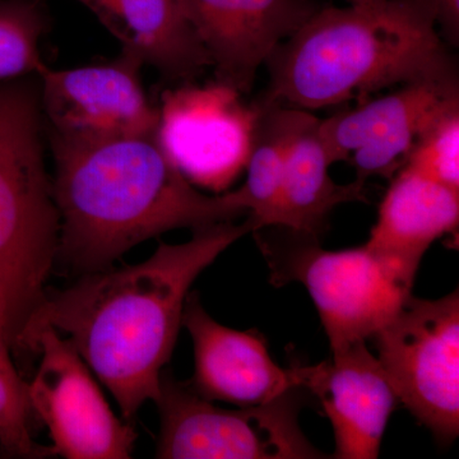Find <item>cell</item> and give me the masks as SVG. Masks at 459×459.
<instances>
[{
  "instance_id": "4",
  "label": "cell",
  "mask_w": 459,
  "mask_h": 459,
  "mask_svg": "<svg viewBox=\"0 0 459 459\" xmlns=\"http://www.w3.org/2000/svg\"><path fill=\"white\" fill-rule=\"evenodd\" d=\"M45 132L39 75L0 82V305L11 349L47 294L56 258Z\"/></svg>"
},
{
  "instance_id": "19",
  "label": "cell",
  "mask_w": 459,
  "mask_h": 459,
  "mask_svg": "<svg viewBox=\"0 0 459 459\" xmlns=\"http://www.w3.org/2000/svg\"><path fill=\"white\" fill-rule=\"evenodd\" d=\"M48 25L42 0H0V82L47 69L40 41Z\"/></svg>"
},
{
  "instance_id": "15",
  "label": "cell",
  "mask_w": 459,
  "mask_h": 459,
  "mask_svg": "<svg viewBox=\"0 0 459 459\" xmlns=\"http://www.w3.org/2000/svg\"><path fill=\"white\" fill-rule=\"evenodd\" d=\"M144 65L171 82H192L211 68L210 56L180 0H77Z\"/></svg>"
},
{
  "instance_id": "18",
  "label": "cell",
  "mask_w": 459,
  "mask_h": 459,
  "mask_svg": "<svg viewBox=\"0 0 459 459\" xmlns=\"http://www.w3.org/2000/svg\"><path fill=\"white\" fill-rule=\"evenodd\" d=\"M246 183L238 188L256 230L277 225L287 159L301 129L313 115L301 108L259 99Z\"/></svg>"
},
{
  "instance_id": "3",
  "label": "cell",
  "mask_w": 459,
  "mask_h": 459,
  "mask_svg": "<svg viewBox=\"0 0 459 459\" xmlns=\"http://www.w3.org/2000/svg\"><path fill=\"white\" fill-rule=\"evenodd\" d=\"M419 0H388L382 8L318 9L281 42L265 65L263 99L316 110L421 81H458L455 57Z\"/></svg>"
},
{
  "instance_id": "8",
  "label": "cell",
  "mask_w": 459,
  "mask_h": 459,
  "mask_svg": "<svg viewBox=\"0 0 459 459\" xmlns=\"http://www.w3.org/2000/svg\"><path fill=\"white\" fill-rule=\"evenodd\" d=\"M18 350L40 355L27 385L30 410L44 422L54 455L68 459H128L137 433L117 418L89 365L53 328L23 338Z\"/></svg>"
},
{
  "instance_id": "13",
  "label": "cell",
  "mask_w": 459,
  "mask_h": 459,
  "mask_svg": "<svg viewBox=\"0 0 459 459\" xmlns=\"http://www.w3.org/2000/svg\"><path fill=\"white\" fill-rule=\"evenodd\" d=\"M299 385L318 398L333 428L334 458L376 459L400 403L382 365L360 341L318 365L295 364Z\"/></svg>"
},
{
  "instance_id": "14",
  "label": "cell",
  "mask_w": 459,
  "mask_h": 459,
  "mask_svg": "<svg viewBox=\"0 0 459 459\" xmlns=\"http://www.w3.org/2000/svg\"><path fill=\"white\" fill-rule=\"evenodd\" d=\"M183 325L195 346V376L189 385L205 400L258 406L300 386L294 365L281 368L261 333L220 325L205 312L195 292L186 299Z\"/></svg>"
},
{
  "instance_id": "11",
  "label": "cell",
  "mask_w": 459,
  "mask_h": 459,
  "mask_svg": "<svg viewBox=\"0 0 459 459\" xmlns=\"http://www.w3.org/2000/svg\"><path fill=\"white\" fill-rule=\"evenodd\" d=\"M459 105L458 81L402 84L382 98L319 119V134L332 164L350 161L356 180L391 179L406 162L420 134Z\"/></svg>"
},
{
  "instance_id": "16",
  "label": "cell",
  "mask_w": 459,
  "mask_h": 459,
  "mask_svg": "<svg viewBox=\"0 0 459 459\" xmlns=\"http://www.w3.org/2000/svg\"><path fill=\"white\" fill-rule=\"evenodd\" d=\"M459 190L402 166L391 178L367 246L419 267L437 238L458 229Z\"/></svg>"
},
{
  "instance_id": "23",
  "label": "cell",
  "mask_w": 459,
  "mask_h": 459,
  "mask_svg": "<svg viewBox=\"0 0 459 459\" xmlns=\"http://www.w3.org/2000/svg\"><path fill=\"white\" fill-rule=\"evenodd\" d=\"M351 5L361 8H382L385 7L388 0H349Z\"/></svg>"
},
{
  "instance_id": "17",
  "label": "cell",
  "mask_w": 459,
  "mask_h": 459,
  "mask_svg": "<svg viewBox=\"0 0 459 459\" xmlns=\"http://www.w3.org/2000/svg\"><path fill=\"white\" fill-rule=\"evenodd\" d=\"M332 165L320 138L319 119L313 115L287 159L276 226L319 238L337 205L367 201L365 183H334L329 175Z\"/></svg>"
},
{
  "instance_id": "22",
  "label": "cell",
  "mask_w": 459,
  "mask_h": 459,
  "mask_svg": "<svg viewBox=\"0 0 459 459\" xmlns=\"http://www.w3.org/2000/svg\"><path fill=\"white\" fill-rule=\"evenodd\" d=\"M433 14L442 36L451 45L459 42V0H419Z\"/></svg>"
},
{
  "instance_id": "12",
  "label": "cell",
  "mask_w": 459,
  "mask_h": 459,
  "mask_svg": "<svg viewBox=\"0 0 459 459\" xmlns=\"http://www.w3.org/2000/svg\"><path fill=\"white\" fill-rule=\"evenodd\" d=\"M210 56L216 81L240 93L255 84L259 66L307 22L314 0H180Z\"/></svg>"
},
{
  "instance_id": "2",
  "label": "cell",
  "mask_w": 459,
  "mask_h": 459,
  "mask_svg": "<svg viewBox=\"0 0 459 459\" xmlns=\"http://www.w3.org/2000/svg\"><path fill=\"white\" fill-rule=\"evenodd\" d=\"M49 141L59 216L56 258L75 271L108 270L133 247L171 230L195 231L249 214L238 189L199 192L156 135L100 142L49 135Z\"/></svg>"
},
{
  "instance_id": "1",
  "label": "cell",
  "mask_w": 459,
  "mask_h": 459,
  "mask_svg": "<svg viewBox=\"0 0 459 459\" xmlns=\"http://www.w3.org/2000/svg\"><path fill=\"white\" fill-rule=\"evenodd\" d=\"M255 223L220 222L195 230L192 240L160 243L134 265L86 273L65 291L45 294L12 349L42 327L74 347L93 376L132 421L160 397L162 368L170 361L190 287L217 256Z\"/></svg>"
},
{
  "instance_id": "9",
  "label": "cell",
  "mask_w": 459,
  "mask_h": 459,
  "mask_svg": "<svg viewBox=\"0 0 459 459\" xmlns=\"http://www.w3.org/2000/svg\"><path fill=\"white\" fill-rule=\"evenodd\" d=\"M241 95L219 81L181 83L162 92L157 141L197 188L220 195L246 171L258 107Z\"/></svg>"
},
{
  "instance_id": "21",
  "label": "cell",
  "mask_w": 459,
  "mask_h": 459,
  "mask_svg": "<svg viewBox=\"0 0 459 459\" xmlns=\"http://www.w3.org/2000/svg\"><path fill=\"white\" fill-rule=\"evenodd\" d=\"M403 166L459 190V105L440 115L420 134Z\"/></svg>"
},
{
  "instance_id": "7",
  "label": "cell",
  "mask_w": 459,
  "mask_h": 459,
  "mask_svg": "<svg viewBox=\"0 0 459 459\" xmlns=\"http://www.w3.org/2000/svg\"><path fill=\"white\" fill-rule=\"evenodd\" d=\"M400 403L444 446L459 433V292L411 296L373 337Z\"/></svg>"
},
{
  "instance_id": "5",
  "label": "cell",
  "mask_w": 459,
  "mask_h": 459,
  "mask_svg": "<svg viewBox=\"0 0 459 459\" xmlns=\"http://www.w3.org/2000/svg\"><path fill=\"white\" fill-rule=\"evenodd\" d=\"M255 230L271 271V283L305 286L316 304L332 351L367 341L412 296L419 267L367 244L323 249L319 238L281 226Z\"/></svg>"
},
{
  "instance_id": "10",
  "label": "cell",
  "mask_w": 459,
  "mask_h": 459,
  "mask_svg": "<svg viewBox=\"0 0 459 459\" xmlns=\"http://www.w3.org/2000/svg\"><path fill=\"white\" fill-rule=\"evenodd\" d=\"M144 65L122 49L105 65L62 71L47 66L39 75L47 134L81 142L156 135L159 107L143 89Z\"/></svg>"
},
{
  "instance_id": "6",
  "label": "cell",
  "mask_w": 459,
  "mask_h": 459,
  "mask_svg": "<svg viewBox=\"0 0 459 459\" xmlns=\"http://www.w3.org/2000/svg\"><path fill=\"white\" fill-rule=\"evenodd\" d=\"M305 394L303 386H296L268 403L228 410L201 397L189 383L162 374L156 401L161 418L156 457L325 458L299 422Z\"/></svg>"
},
{
  "instance_id": "20",
  "label": "cell",
  "mask_w": 459,
  "mask_h": 459,
  "mask_svg": "<svg viewBox=\"0 0 459 459\" xmlns=\"http://www.w3.org/2000/svg\"><path fill=\"white\" fill-rule=\"evenodd\" d=\"M11 344L5 316L0 305V449L3 455L17 458H44L53 449L33 442L29 428L30 410L27 383L11 360Z\"/></svg>"
}]
</instances>
